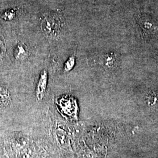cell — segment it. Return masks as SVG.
I'll return each instance as SVG.
<instances>
[{
    "label": "cell",
    "mask_w": 158,
    "mask_h": 158,
    "mask_svg": "<svg viewBox=\"0 0 158 158\" xmlns=\"http://www.w3.org/2000/svg\"><path fill=\"white\" fill-rule=\"evenodd\" d=\"M48 73L46 70H43L40 75L35 91L36 97L39 100H42L45 94L48 83Z\"/></svg>",
    "instance_id": "1"
},
{
    "label": "cell",
    "mask_w": 158,
    "mask_h": 158,
    "mask_svg": "<svg viewBox=\"0 0 158 158\" xmlns=\"http://www.w3.org/2000/svg\"><path fill=\"white\" fill-rule=\"evenodd\" d=\"M10 100V98L8 91L4 88H0V106H6Z\"/></svg>",
    "instance_id": "2"
},
{
    "label": "cell",
    "mask_w": 158,
    "mask_h": 158,
    "mask_svg": "<svg viewBox=\"0 0 158 158\" xmlns=\"http://www.w3.org/2000/svg\"><path fill=\"white\" fill-rule=\"evenodd\" d=\"M147 102L148 105L151 107L158 109V94L151 93L149 94L147 97Z\"/></svg>",
    "instance_id": "3"
},
{
    "label": "cell",
    "mask_w": 158,
    "mask_h": 158,
    "mask_svg": "<svg viewBox=\"0 0 158 158\" xmlns=\"http://www.w3.org/2000/svg\"><path fill=\"white\" fill-rule=\"evenodd\" d=\"M27 55V51L25 46L23 45H18L17 46L16 50H15V56L17 59H23L25 58Z\"/></svg>",
    "instance_id": "4"
},
{
    "label": "cell",
    "mask_w": 158,
    "mask_h": 158,
    "mask_svg": "<svg viewBox=\"0 0 158 158\" xmlns=\"http://www.w3.org/2000/svg\"><path fill=\"white\" fill-rule=\"evenodd\" d=\"M44 25L45 27V30L48 33H51L52 32L55 31V21L53 19H49V18H47L44 21Z\"/></svg>",
    "instance_id": "5"
},
{
    "label": "cell",
    "mask_w": 158,
    "mask_h": 158,
    "mask_svg": "<svg viewBox=\"0 0 158 158\" xmlns=\"http://www.w3.org/2000/svg\"><path fill=\"white\" fill-rule=\"evenodd\" d=\"M75 64V57L74 56H72L69 58L67 62L65 63L64 70L66 72H70L73 69Z\"/></svg>",
    "instance_id": "6"
},
{
    "label": "cell",
    "mask_w": 158,
    "mask_h": 158,
    "mask_svg": "<svg viewBox=\"0 0 158 158\" xmlns=\"http://www.w3.org/2000/svg\"><path fill=\"white\" fill-rule=\"evenodd\" d=\"M4 16L5 18H6V19H13L14 17H15V12L13 11V10L6 11L4 14Z\"/></svg>",
    "instance_id": "7"
}]
</instances>
